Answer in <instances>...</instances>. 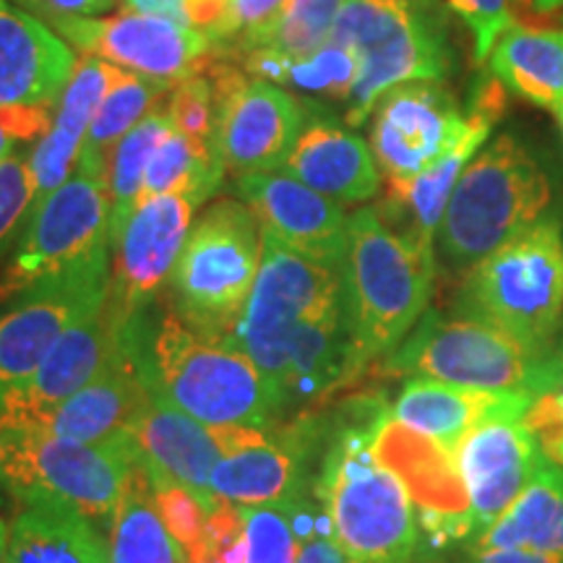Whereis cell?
Wrapping results in <instances>:
<instances>
[{
  "label": "cell",
  "mask_w": 563,
  "mask_h": 563,
  "mask_svg": "<svg viewBox=\"0 0 563 563\" xmlns=\"http://www.w3.org/2000/svg\"><path fill=\"white\" fill-rule=\"evenodd\" d=\"M357 74H361L357 55L347 47L327 42L308 58L290 60L285 84L298 91H306V95L347 102L352 89H355Z\"/></svg>",
  "instance_id": "38"
},
{
  "label": "cell",
  "mask_w": 563,
  "mask_h": 563,
  "mask_svg": "<svg viewBox=\"0 0 563 563\" xmlns=\"http://www.w3.org/2000/svg\"><path fill=\"white\" fill-rule=\"evenodd\" d=\"M454 316L475 319L532 347L563 344V235L545 214L464 274Z\"/></svg>",
  "instance_id": "6"
},
{
  "label": "cell",
  "mask_w": 563,
  "mask_h": 563,
  "mask_svg": "<svg viewBox=\"0 0 563 563\" xmlns=\"http://www.w3.org/2000/svg\"><path fill=\"white\" fill-rule=\"evenodd\" d=\"M139 376L144 382L146 397L131 422V433L139 443L141 456L173 481L186 485L203 504V509L211 511L220 504L211 490V473L224 456L220 441L209 426L180 410L141 365Z\"/></svg>",
  "instance_id": "22"
},
{
  "label": "cell",
  "mask_w": 563,
  "mask_h": 563,
  "mask_svg": "<svg viewBox=\"0 0 563 563\" xmlns=\"http://www.w3.org/2000/svg\"><path fill=\"white\" fill-rule=\"evenodd\" d=\"M170 89L173 84L150 79V76L123 68V74L108 89L95 118H91L79 162H76V173L108 183L110 159L115 146L121 144V139L133 125L144 121L154 108H159L162 100L170 95Z\"/></svg>",
  "instance_id": "31"
},
{
  "label": "cell",
  "mask_w": 563,
  "mask_h": 563,
  "mask_svg": "<svg viewBox=\"0 0 563 563\" xmlns=\"http://www.w3.org/2000/svg\"><path fill=\"white\" fill-rule=\"evenodd\" d=\"M230 9V0H186V13L188 21L196 32L209 34L220 26V21L224 19V13Z\"/></svg>",
  "instance_id": "46"
},
{
  "label": "cell",
  "mask_w": 563,
  "mask_h": 563,
  "mask_svg": "<svg viewBox=\"0 0 563 563\" xmlns=\"http://www.w3.org/2000/svg\"><path fill=\"white\" fill-rule=\"evenodd\" d=\"M245 563H298L302 534L321 514L313 496L290 506H241Z\"/></svg>",
  "instance_id": "35"
},
{
  "label": "cell",
  "mask_w": 563,
  "mask_h": 563,
  "mask_svg": "<svg viewBox=\"0 0 563 563\" xmlns=\"http://www.w3.org/2000/svg\"><path fill=\"white\" fill-rule=\"evenodd\" d=\"M532 402V397L517 391H485L433 378H410L394 399L391 415L454 454L470 431L485 422L525 420Z\"/></svg>",
  "instance_id": "24"
},
{
  "label": "cell",
  "mask_w": 563,
  "mask_h": 563,
  "mask_svg": "<svg viewBox=\"0 0 563 563\" xmlns=\"http://www.w3.org/2000/svg\"><path fill=\"white\" fill-rule=\"evenodd\" d=\"M329 42L361 60L344 112L347 125H363L399 84L443 81L452 70L446 24L433 0H344Z\"/></svg>",
  "instance_id": "7"
},
{
  "label": "cell",
  "mask_w": 563,
  "mask_h": 563,
  "mask_svg": "<svg viewBox=\"0 0 563 563\" xmlns=\"http://www.w3.org/2000/svg\"><path fill=\"white\" fill-rule=\"evenodd\" d=\"M464 561L467 563H563L559 555L522 551V548H483L464 545Z\"/></svg>",
  "instance_id": "45"
},
{
  "label": "cell",
  "mask_w": 563,
  "mask_h": 563,
  "mask_svg": "<svg viewBox=\"0 0 563 563\" xmlns=\"http://www.w3.org/2000/svg\"><path fill=\"white\" fill-rule=\"evenodd\" d=\"M110 251L108 183L70 175L32 209L11 262L0 274V306L40 282L60 277Z\"/></svg>",
  "instance_id": "11"
},
{
  "label": "cell",
  "mask_w": 563,
  "mask_h": 563,
  "mask_svg": "<svg viewBox=\"0 0 563 563\" xmlns=\"http://www.w3.org/2000/svg\"><path fill=\"white\" fill-rule=\"evenodd\" d=\"M373 454L410 493L422 532V555L439 559L452 545L475 538L473 506L454 454L428 435L412 431L389 412L373 431Z\"/></svg>",
  "instance_id": "15"
},
{
  "label": "cell",
  "mask_w": 563,
  "mask_h": 563,
  "mask_svg": "<svg viewBox=\"0 0 563 563\" xmlns=\"http://www.w3.org/2000/svg\"><path fill=\"white\" fill-rule=\"evenodd\" d=\"M563 11V0H514V26H532Z\"/></svg>",
  "instance_id": "49"
},
{
  "label": "cell",
  "mask_w": 563,
  "mask_h": 563,
  "mask_svg": "<svg viewBox=\"0 0 563 563\" xmlns=\"http://www.w3.org/2000/svg\"><path fill=\"white\" fill-rule=\"evenodd\" d=\"M449 5L473 32L475 60H488L501 34L514 26V0H449Z\"/></svg>",
  "instance_id": "42"
},
{
  "label": "cell",
  "mask_w": 563,
  "mask_h": 563,
  "mask_svg": "<svg viewBox=\"0 0 563 563\" xmlns=\"http://www.w3.org/2000/svg\"><path fill=\"white\" fill-rule=\"evenodd\" d=\"M224 170L228 167L214 146L201 144V141H194L173 129L162 139L150 167H146L141 201L152 199V196L183 194L196 207H201L222 188Z\"/></svg>",
  "instance_id": "33"
},
{
  "label": "cell",
  "mask_w": 563,
  "mask_h": 563,
  "mask_svg": "<svg viewBox=\"0 0 563 563\" xmlns=\"http://www.w3.org/2000/svg\"><path fill=\"white\" fill-rule=\"evenodd\" d=\"M108 545L110 563H188L183 545L159 519L141 460L110 525Z\"/></svg>",
  "instance_id": "32"
},
{
  "label": "cell",
  "mask_w": 563,
  "mask_h": 563,
  "mask_svg": "<svg viewBox=\"0 0 563 563\" xmlns=\"http://www.w3.org/2000/svg\"><path fill=\"white\" fill-rule=\"evenodd\" d=\"M344 308L342 269L264 235L262 266L230 342L274 378L287 344L308 323Z\"/></svg>",
  "instance_id": "10"
},
{
  "label": "cell",
  "mask_w": 563,
  "mask_h": 563,
  "mask_svg": "<svg viewBox=\"0 0 563 563\" xmlns=\"http://www.w3.org/2000/svg\"><path fill=\"white\" fill-rule=\"evenodd\" d=\"M323 454L313 498L352 563H418L422 532L410 493L373 454V431L391 412L384 391H363L316 410Z\"/></svg>",
  "instance_id": "1"
},
{
  "label": "cell",
  "mask_w": 563,
  "mask_h": 563,
  "mask_svg": "<svg viewBox=\"0 0 563 563\" xmlns=\"http://www.w3.org/2000/svg\"><path fill=\"white\" fill-rule=\"evenodd\" d=\"M74 68V51L45 21L0 5V110L53 108Z\"/></svg>",
  "instance_id": "23"
},
{
  "label": "cell",
  "mask_w": 563,
  "mask_h": 563,
  "mask_svg": "<svg viewBox=\"0 0 563 563\" xmlns=\"http://www.w3.org/2000/svg\"><path fill=\"white\" fill-rule=\"evenodd\" d=\"M551 180L538 157L501 133L470 159L435 232V264L467 274L519 232L545 217Z\"/></svg>",
  "instance_id": "4"
},
{
  "label": "cell",
  "mask_w": 563,
  "mask_h": 563,
  "mask_svg": "<svg viewBox=\"0 0 563 563\" xmlns=\"http://www.w3.org/2000/svg\"><path fill=\"white\" fill-rule=\"evenodd\" d=\"M488 68L514 95L553 110L563 102V30L511 26L490 51Z\"/></svg>",
  "instance_id": "30"
},
{
  "label": "cell",
  "mask_w": 563,
  "mask_h": 563,
  "mask_svg": "<svg viewBox=\"0 0 563 563\" xmlns=\"http://www.w3.org/2000/svg\"><path fill=\"white\" fill-rule=\"evenodd\" d=\"M141 464H144L146 475H150L154 506H157V514L162 522H165L167 532L183 545L188 561L199 559L203 548V527H207L209 511L203 509V504L186 488V485L173 481L170 475H165L162 470L154 467L150 460L141 456Z\"/></svg>",
  "instance_id": "37"
},
{
  "label": "cell",
  "mask_w": 563,
  "mask_h": 563,
  "mask_svg": "<svg viewBox=\"0 0 563 563\" xmlns=\"http://www.w3.org/2000/svg\"><path fill=\"white\" fill-rule=\"evenodd\" d=\"M262 224L249 207L217 201L191 224L162 300L194 332L230 340L262 266Z\"/></svg>",
  "instance_id": "8"
},
{
  "label": "cell",
  "mask_w": 563,
  "mask_h": 563,
  "mask_svg": "<svg viewBox=\"0 0 563 563\" xmlns=\"http://www.w3.org/2000/svg\"><path fill=\"white\" fill-rule=\"evenodd\" d=\"M543 456L538 435L527 428L525 420L485 422L464 435L454 460L470 493L475 538L517 501L519 493L538 473Z\"/></svg>",
  "instance_id": "21"
},
{
  "label": "cell",
  "mask_w": 563,
  "mask_h": 563,
  "mask_svg": "<svg viewBox=\"0 0 563 563\" xmlns=\"http://www.w3.org/2000/svg\"><path fill=\"white\" fill-rule=\"evenodd\" d=\"M504 89L506 87L501 81L483 84L477 89L473 104H470V123L460 141L449 146L422 173L405 180H389L386 199L382 201V207H376V211L391 230L402 232L415 243L435 249V232H439L456 180H460L464 167L470 165V159L483 150L493 123L504 112Z\"/></svg>",
  "instance_id": "19"
},
{
  "label": "cell",
  "mask_w": 563,
  "mask_h": 563,
  "mask_svg": "<svg viewBox=\"0 0 563 563\" xmlns=\"http://www.w3.org/2000/svg\"><path fill=\"white\" fill-rule=\"evenodd\" d=\"M34 209V180L30 170V152L13 150L0 162V258L24 232Z\"/></svg>",
  "instance_id": "40"
},
{
  "label": "cell",
  "mask_w": 563,
  "mask_h": 563,
  "mask_svg": "<svg viewBox=\"0 0 563 563\" xmlns=\"http://www.w3.org/2000/svg\"><path fill=\"white\" fill-rule=\"evenodd\" d=\"M123 68L100 58L76 60L74 74L60 91L58 108L53 112V125L30 152V170L34 180V207L74 175V162H79L84 139L100 108L102 97L118 81Z\"/></svg>",
  "instance_id": "26"
},
{
  "label": "cell",
  "mask_w": 563,
  "mask_h": 563,
  "mask_svg": "<svg viewBox=\"0 0 563 563\" xmlns=\"http://www.w3.org/2000/svg\"><path fill=\"white\" fill-rule=\"evenodd\" d=\"M5 548H9V522H5L3 501H0V563H5Z\"/></svg>",
  "instance_id": "51"
},
{
  "label": "cell",
  "mask_w": 563,
  "mask_h": 563,
  "mask_svg": "<svg viewBox=\"0 0 563 563\" xmlns=\"http://www.w3.org/2000/svg\"><path fill=\"white\" fill-rule=\"evenodd\" d=\"M418 563H467V561H443V559H426V561H418Z\"/></svg>",
  "instance_id": "52"
},
{
  "label": "cell",
  "mask_w": 563,
  "mask_h": 563,
  "mask_svg": "<svg viewBox=\"0 0 563 563\" xmlns=\"http://www.w3.org/2000/svg\"><path fill=\"white\" fill-rule=\"evenodd\" d=\"M165 112L170 118L173 129L186 133L194 141H201V144L214 146V91H211V81L203 70L175 84L170 97L165 100Z\"/></svg>",
  "instance_id": "41"
},
{
  "label": "cell",
  "mask_w": 563,
  "mask_h": 563,
  "mask_svg": "<svg viewBox=\"0 0 563 563\" xmlns=\"http://www.w3.org/2000/svg\"><path fill=\"white\" fill-rule=\"evenodd\" d=\"M203 74L214 91V146L230 173H277L306 129V104L274 84L253 81L230 55L211 51Z\"/></svg>",
  "instance_id": "12"
},
{
  "label": "cell",
  "mask_w": 563,
  "mask_h": 563,
  "mask_svg": "<svg viewBox=\"0 0 563 563\" xmlns=\"http://www.w3.org/2000/svg\"><path fill=\"white\" fill-rule=\"evenodd\" d=\"M0 5H5V0H0Z\"/></svg>",
  "instance_id": "53"
},
{
  "label": "cell",
  "mask_w": 563,
  "mask_h": 563,
  "mask_svg": "<svg viewBox=\"0 0 563 563\" xmlns=\"http://www.w3.org/2000/svg\"><path fill=\"white\" fill-rule=\"evenodd\" d=\"M285 3L287 0H230L220 26L209 34L211 51L230 58L256 51L274 30Z\"/></svg>",
  "instance_id": "39"
},
{
  "label": "cell",
  "mask_w": 563,
  "mask_h": 563,
  "mask_svg": "<svg viewBox=\"0 0 563 563\" xmlns=\"http://www.w3.org/2000/svg\"><path fill=\"white\" fill-rule=\"evenodd\" d=\"M282 170L336 203L368 201L382 188V170L371 146L323 118L308 121Z\"/></svg>",
  "instance_id": "27"
},
{
  "label": "cell",
  "mask_w": 563,
  "mask_h": 563,
  "mask_svg": "<svg viewBox=\"0 0 563 563\" xmlns=\"http://www.w3.org/2000/svg\"><path fill=\"white\" fill-rule=\"evenodd\" d=\"M68 40L76 51L89 58H100L112 66L144 74L150 79L178 84L186 76L199 74L211 55L207 34L180 26L170 19L150 16V13L123 11L110 19L70 16L42 5H21Z\"/></svg>",
  "instance_id": "14"
},
{
  "label": "cell",
  "mask_w": 563,
  "mask_h": 563,
  "mask_svg": "<svg viewBox=\"0 0 563 563\" xmlns=\"http://www.w3.org/2000/svg\"><path fill=\"white\" fill-rule=\"evenodd\" d=\"M194 209L196 203L183 194L139 201L118 241L110 245L115 264L108 300L125 321L144 313L159 298L162 287H167L191 232Z\"/></svg>",
  "instance_id": "17"
},
{
  "label": "cell",
  "mask_w": 563,
  "mask_h": 563,
  "mask_svg": "<svg viewBox=\"0 0 563 563\" xmlns=\"http://www.w3.org/2000/svg\"><path fill=\"white\" fill-rule=\"evenodd\" d=\"M467 115L443 81H407L373 108L371 152L386 180L426 170L467 131Z\"/></svg>",
  "instance_id": "16"
},
{
  "label": "cell",
  "mask_w": 563,
  "mask_h": 563,
  "mask_svg": "<svg viewBox=\"0 0 563 563\" xmlns=\"http://www.w3.org/2000/svg\"><path fill=\"white\" fill-rule=\"evenodd\" d=\"M131 336L141 368L203 426L272 431L285 422L272 378L230 340L194 332L162 298L133 316Z\"/></svg>",
  "instance_id": "2"
},
{
  "label": "cell",
  "mask_w": 563,
  "mask_h": 563,
  "mask_svg": "<svg viewBox=\"0 0 563 563\" xmlns=\"http://www.w3.org/2000/svg\"><path fill=\"white\" fill-rule=\"evenodd\" d=\"M384 373L538 399L563 384V344L532 347L490 323L426 311L407 340L384 357Z\"/></svg>",
  "instance_id": "5"
},
{
  "label": "cell",
  "mask_w": 563,
  "mask_h": 563,
  "mask_svg": "<svg viewBox=\"0 0 563 563\" xmlns=\"http://www.w3.org/2000/svg\"><path fill=\"white\" fill-rule=\"evenodd\" d=\"M141 449L133 433L102 443L55 439L37 428H0V483L16 501L55 498L110 532Z\"/></svg>",
  "instance_id": "9"
},
{
  "label": "cell",
  "mask_w": 563,
  "mask_h": 563,
  "mask_svg": "<svg viewBox=\"0 0 563 563\" xmlns=\"http://www.w3.org/2000/svg\"><path fill=\"white\" fill-rule=\"evenodd\" d=\"M173 131L170 118L165 108H154L144 121L121 139L110 159L108 173V201H110V245L118 241L121 230L129 222L133 209L139 207L141 191H144L146 167L162 144V139Z\"/></svg>",
  "instance_id": "34"
},
{
  "label": "cell",
  "mask_w": 563,
  "mask_h": 563,
  "mask_svg": "<svg viewBox=\"0 0 563 563\" xmlns=\"http://www.w3.org/2000/svg\"><path fill=\"white\" fill-rule=\"evenodd\" d=\"M144 397L146 389L139 376L129 321L123 329L121 347L115 350L108 365L84 389L55 407L45 426L37 431L74 443L110 441L115 435L131 433V422Z\"/></svg>",
  "instance_id": "25"
},
{
  "label": "cell",
  "mask_w": 563,
  "mask_h": 563,
  "mask_svg": "<svg viewBox=\"0 0 563 563\" xmlns=\"http://www.w3.org/2000/svg\"><path fill=\"white\" fill-rule=\"evenodd\" d=\"M42 5L58 13H70V16H95V13H104L115 9L118 0H16V5Z\"/></svg>",
  "instance_id": "47"
},
{
  "label": "cell",
  "mask_w": 563,
  "mask_h": 563,
  "mask_svg": "<svg viewBox=\"0 0 563 563\" xmlns=\"http://www.w3.org/2000/svg\"><path fill=\"white\" fill-rule=\"evenodd\" d=\"M525 422L538 435L543 449L563 443V384L555 391L534 399Z\"/></svg>",
  "instance_id": "43"
},
{
  "label": "cell",
  "mask_w": 563,
  "mask_h": 563,
  "mask_svg": "<svg viewBox=\"0 0 563 563\" xmlns=\"http://www.w3.org/2000/svg\"><path fill=\"white\" fill-rule=\"evenodd\" d=\"M467 545L522 548L563 559V470L559 464L543 456L517 501Z\"/></svg>",
  "instance_id": "29"
},
{
  "label": "cell",
  "mask_w": 563,
  "mask_h": 563,
  "mask_svg": "<svg viewBox=\"0 0 563 563\" xmlns=\"http://www.w3.org/2000/svg\"><path fill=\"white\" fill-rule=\"evenodd\" d=\"M123 3L129 11L150 13V16L170 19L180 26H191V21H188V13H186V0H123Z\"/></svg>",
  "instance_id": "48"
},
{
  "label": "cell",
  "mask_w": 563,
  "mask_h": 563,
  "mask_svg": "<svg viewBox=\"0 0 563 563\" xmlns=\"http://www.w3.org/2000/svg\"><path fill=\"white\" fill-rule=\"evenodd\" d=\"M235 194L256 214L262 235L342 269L350 238V217L342 203L313 191L285 170L241 175L235 180Z\"/></svg>",
  "instance_id": "18"
},
{
  "label": "cell",
  "mask_w": 563,
  "mask_h": 563,
  "mask_svg": "<svg viewBox=\"0 0 563 563\" xmlns=\"http://www.w3.org/2000/svg\"><path fill=\"white\" fill-rule=\"evenodd\" d=\"M125 321L110 300L95 313L70 323L51 355L5 405L0 428H42L58 405L84 389L121 347Z\"/></svg>",
  "instance_id": "20"
},
{
  "label": "cell",
  "mask_w": 563,
  "mask_h": 563,
  "mask_svg": "<svg viewBox=\"0 0 563 563\" xmlns=\"http://www.w3.org/2000/svg\"><path fill=\"white\" fill-rule=\"evenodd\" d=\"M5 563H110L108 532L74 506L26 498L9 530Z\"/></svg>",
  "instance_id": "28"
},
{
  "label": "cell",
  "mask_w": 563,
  "mask_h": 563,
  "mask_svg": "<svg viewBox=\"0 0 563 563\" xmlns=\"http://www.w3.org/2000/svg\"><path fill=\"white\" fill-rule=\"evenodd\" d=\"M433 279L435 249L391 230L376 209H357L350 217L342 282L361 376L407 340L428 311Z\"/></svg>",
  "instance_id": "3"
},
{
  "label": "cell",
  "mask_w": 563,
  "mask_h": 563,
  "mask_svg": "<svg viewBox=\"0 0 563 563\" xmlns=\"http://www.w3.org/2000/svg\"><path fill=\"white\" fill-rule=\"evenodd\" d=\"M342 5L344 0H287L274 30L258 47H272L290 60L308 58L329 42Z\"/></svg>",
  "instance_id": "36"
},
{
  "label": "cell",
  "mask_w": 563,
  "mask_h": 563,
  "mask_svg": "<svg viewBox=\"0 0 563 563\" xmlns=\"http://www.w3.org/2000/svg\"><path fill=\"white\" fill-rule=\"evenodd\" d=\"M110 251L16 295L0 311V418L19 389L51 355L70 323L104 306L110 292Z\"/></svg>",
  "instance_id": "13"
},
{
  "label": "cell",
  "mask_w": 563,
  "mask_h": 563,
  "mask_svg": "<svg viewBox=\"0 0 563 563\" xmlns=\"http://www.w3.org/2000/svg\"><path fill=\"white\" fill-rule=\"evenodd\" d=\"M19 141L11 136V131L5 129L3 123H0V162H3L5 157H9V154L13 152V150H19Z\"/></svg>",
  "instance_id": "50"
},
{
  "label": "cell",
  "mask_w": 563,
  "mask_h": 563,
  "mask_svg": "<svg viewBox=\"0 0 563 563\" xmlns=\"http://www.w3.org/2000/svg\"><path fill=\"white\" fill-rule=\"evenodd\" d=\"M298 563H352L347 553L336 543L327 511H321V517L316 519L311 532L300 540Z\"/></svg>",
  "instance_id": "44"
}]
</instances>
